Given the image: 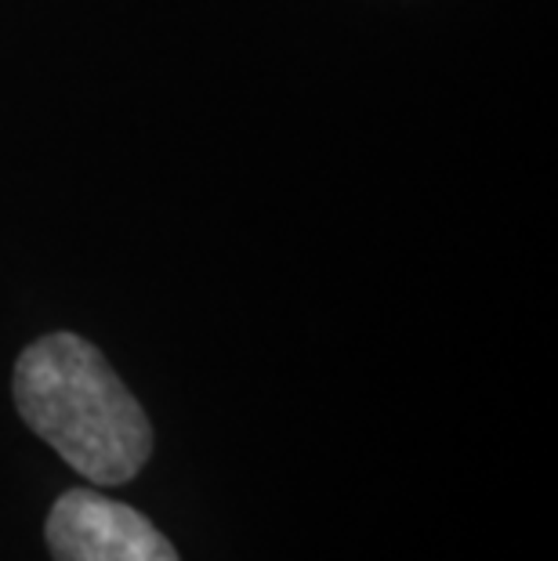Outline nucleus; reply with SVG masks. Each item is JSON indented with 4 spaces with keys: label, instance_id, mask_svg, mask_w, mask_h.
<instances>
[{
    "label": "nucleus",
    "instance_id": "f257e3e1",
    "mask_svg": "<svg viewBox=\"0 0 558 561\" xmlns=\"http://www.w3.org/2000/svg\"><path fill=\"white\" fill-rule=\"evenodd\" d=\"M15 405L69 468L124 485L146 468L152 427L102 352L77 333H47L19 355Z\"/></svg>",
    "mask_w": 558,
    "mask_h": 561
},
{
    "label": "nucleus",
    "instance_id": "f03ea898",
    "mask_svg": "<svg viewBox=\"0 0 558 561\" xmlns=\"http://www.w3.org/2000/svg\"><path fill=\"white\" fill-rule=\"evenodd\" d=\"M55 561H178L157 525L94 489H69L47 515Z\"/></svg>",
    "mask_w": 558,
    "mask_h": 561
}]
</instances>
